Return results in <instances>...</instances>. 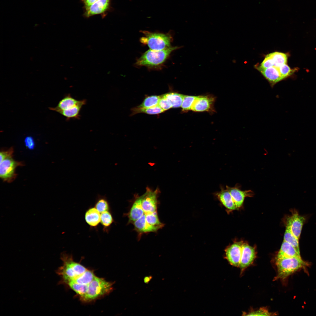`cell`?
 Returning a JSON list of instances; mask_svg holds the SVG:
<instances>
[{"label":"cell","mask_w":316,"mask_h":316,"mask_svg":"<svg viewBox=\"0 0 316 316\" xmlns=\"http://www.w3.org/2000/svg\"><path fill=\"white\" fill-rule=\"evenodd\" d=\"M61 258L63 264L56 271L61 277V284H64L76 279L88 269L80 263L74 261L72 255L63 253L61 254Z\"/></svg>","instance_id":"6da1fadb"},{"label":"cell","mask_w":316,"mask_h":316,"mask_svg":"<svg viewBox=\"0 0 316 316\" xmlns=\"http://www.w3.org/2000/svg\"><path fill=\"white\" fill-rule=\"evenodd\" d=\"M114 283L96 276L88 284L86 293L79 299L82 302L89 303L102 298L112 291Z\"/></svg>","instance_id":"7a4b0ae2"},{"label":"cell","mask_w":316,"mask_h":316,"mask_svg":"<svg viewBox=\"0 0 316 316\" xmlns=\"http://www.w3.org/2000/svg\"><path fill=\"white\" fill-rule=\"evenodd\" d=\"M178 47L171 46L160 50L150 49L145 52L137 60L135 64L150 68H157L165 62L172 51Z\"/></svg>","instance_id":"3957f363"},{"label":"cell","mask_w":316,"mask_h":316,"mask_svg":"<svg viewBox=\"0 0 316 316\" xmlns=\"http://www.w3.org/2000/svg\"><path fill=\"white\" fill-rule=\"evenodd\" d=\"M144 36L140 40L142 44L147 45L151 50H160L171 47L172 37L170 33H163L141 31Z\"/></svg>","instance_id":"277c9868"},{"label":"cell","mask_w":316,"mask_h":316,"mask_svg":"<svg viewBox=\"0 0 316 316\" xmlns=\"http://www.w3.org/2000/svg\"><path fill=\"white\" fill-rule=\"evenodd\" d=\"M277 274L275 278L284 279L297 271L305 268L308 264L301 257H293L276 259Z\"/></svg>","instance_id":"5b68a950"},{"label":"cell","mask_w":316,"mask_h":316,"mask_svg":"<svg viewBox=\"0 0 316 316\" xmlns=\"http://www.w3.org/2000/svg\"><path fill=\"white\" fill-rule=\"evenodd\" d=\"M20 164L15 161L12 157L7 158L0 162V176L4 181H12L16 176L15 169Z\"/></svg>","instance_id":"8992f818"},{"label":"cell","mask_w":316,"mask_h":316,"mask_svg":"<svg viewBox=\"0 0 316 316\" xmlns=\"http://www.w3.org/2000/svg\"><path fill=\"white\" fill-rule=\"evenodd\" d=\"M243 243L241 241L235 243L225 250V257L232 266L239 267Z\"/></svg>","instance_id":"52a82bcc"},{"label":"cell","mask_w":316,"mask_h":316,"mask_svg":"<svg viewBox=\"0 0 316 316\" xmlns=\"http://www.w3.org/2000/svg\"><path fill=\"white\" fill-rule=\"evenodd\" d=\"M215 101V97L211 95L198 96L191 110L195 112H213Z\"/></svg>","instance_id":"ba28073f"},{"label":"cell","mask_w":316,"mask_h":316,"mask_svg":"<svg viewBox=\"0 0 316 316\" xmlns=\"http://www.w3.org/2000/svg\"><path fill=\"white\" fill-rule=\"evenodd\" d=\"M305 220L304 217L299 215L297 212L293 213L287 220L286 225L289 227L293 234L298 240Z\"/></svg>","instance_id":"9c48e42d"},{"label":"cell","mask_w":316,"mask_h":316,"mask_svg":"<svg viewBox=\"0 0 316 316\" xmlns=\"http://www.w3.org/2000/svg\"><path fill=\"white\" fill-rule=\"evenodd\" d=\"M255 250L247 243H243L242 253L239 267L243 270L253 262L256 257Z\"/></svg>","instance_id":"30bf717a"},{"label":"cell","mask_w":316,"mask_h":316,"mask_svg":"<svg viewBox=\"0 0 316 316\" xmlns=\"http://www.w3.org/2000/svg\"><path fill=\"white\" fill-rule=\"evenodd\" d=\"M226 187L231 195L237 209L242 206L245 197H252L254 195L251 190L242 191L237 186L232 187L226 186Z\"/></svg>","instance_id":"8fae6325"},{"label":"cell","mask_w":316,"mask_h":316,"mask_svg":"<svg viewBox=\"0 0 316 316\" xmlns=\"http://www.w3.org/2000/svg\"><path fill=\"white\" fill-rule=\"evenodd\" d=\"M110 1L98 0L90 6L85 7V16L89 17L94 15L104 13L108 9Z\"/></svg>","instance_id":"7c38bea8"},{"label":"cell","mask_w":316,"mask_h":316,"mask_svg":"<svg viewBox=\"0 0 316 316\" xmlns=\"http://www.w3.org/2000/svg\"><path fill=\"white\" fill-rule=\"evenodd\" d=\"M257 68L272 85H273L284 79L280 74L278 68L275 66L266 68H262L259 67Z\"/></svg>","instance_id":"4fadbf2b"},{"label":"cell","mask_w":316,"mask_h":316,"mask_svg":"<svg viewBox=\"0 0 316 316\" xmlns=\"http://www.w3.org/2000/svg\"><path fill=\"white\" fill-rule=\"evenodd\" d=\"M85 219L90 227L96 228L100 223L101 214L94 206L90 207L85 212Z\"/></svg>","instance_id":"5bb4252c"},{"label":"cell","mask_w":316,"mask_h":316,"mask_svg":"<svg viewBox=\"0 0 316 316\" xmlns=\"http://www.w3.org/2000/svg\"><path fill=\"white\" fill-rule=\"evenodd\" d=\"M293 257H301L300 254L296 249L288 243L283 241L278 253L276 259Z\"/></svg>","instance_id":"9a60e30c"},{"label":"cell","mask_w":316,"mask_h":316,"mask_svg":"<svg viewBox=\"0 0 316 316\" xmlns=\"http://www.w3.org/2000/svg\"><path fill=\"white\" fill-rule=\"evenodd\" d=\"M81 100H78L72 97L70 94L65 96L59 102L57 106L54 108H49L50 109L57 112L60 110L68 109L79 104Z\"/></svg>","instance_id":"2e32d148"},{"label":"cell","mask_w":316,"mask_h":316,"mask_svg":"<svg viewBox=\"0 0 316 316\" xmlns=\"http://www.w3.org/2000/svg\"><path fill=\"white\" fill-rule=\"evenodd\" d=\"M86 103V100H82L76 106L68 109L59 111L57 112L65 117L68 120L72 118L79 119L81 109Z\"/></svg>","instance_id":"e0dca14e"},{"label":"cell","mask_w":316,"mask_h":316,"mask_svg":"<svg viewBox=\"0 0 316 316\" xmlns=\"http://www.w3.org/2000/svg\"><path fill=\"white\" fill-rule=\"evenodd\" d=\"M217 195L220 201L226 208L232 210L237 209L231 195L227 189H222Z\"/></svg>","instance_id":"ac0fdd59"},{"label":"cell","mask_w":316,"mask_h":316,"mask_svg":"<svg viewBox=\"0 0 316 316\" xmlns=\"http://www.w3.org/2000/svg\"><path fill=\"white\" fill-rule=\"evenodd\" d=\"M95 276L93 271L88 269L80 276L73 280L67 282L65 284L66 285L69 283H73L80 285H87Z\"/></svg>","instance_id":"d6986e66"},{"label":"cell","mask_w":316,"mask_h":316,"mask_svg":"<svg viewBox=\"0 0 316 316\" xmlns=\"http://www.w3.org/2000/svg\"><path fill=\"white\" fill-rule=\"evenodd\" d=\"M114 222L111 210L101 213L100 223L102 226L104 232L108 233L111 225Z\"/></svg>","instance_id":"ffe728a7"},{"label":"cell","mask_w":316,"mask_h":316,"mask_svg":"<svg viewBox=\"0 0 316 316\" xmlns=\"http://www.w3.org/2000/svg\"><path fill=\"white\" fill-rule=\"evenodd\" d=\"M94 207L100 213L111 210L109 203L105 195H98Z\"/></svg>","instance_id":"44dd1931"},{"label":"cell","mask_w":316,"mask_h":316,"mask_svg":"<svg viewBox=\"0 0 316 316\" xmlns=\"http://www.w3.org/2000/svg\"><path fill=\"white\" fill-rule=\"evenodd\" d=\"M162 96L169 99L171 102L172 108H178L181 106L184 95L175 92H170Z\"/></svg>","instance_id":"7402d4cb"},{"label":"cell","mask_w":316,"mask_h":316,"mask_svg":"<svg viewBox=\"0 0 316 316\" xmlns=\"http://www.w3.org/2000/svg\"><path fill=\"white\" fill-rule=\"evenodd\" d=\"M284 241L291 245L296 249L297 252L300 254L299 240L293 234L289 227L287 225L284 234Z\"/></svg>","instance_id":"603a6c76"},{"label":"cell","mask_w":316,"mask_h":316,"mask_svg":"<svg viewBox=\"0 0 316 316\" xmlns=\"http://www.w3.org/2000/svg\"><path fill=\"white\" fill-rule=\"evenodd\" d=\"M133 114L139 113H143L149 114H157L162 113L164 111L158 105L149 108H143L137 107L132 110Z\"/></svg>","instance_id":"cb8c5ba5"},{"label":"cell","mask_w":316,"mask_h":316,"mask_svg":"<svg viewBox=\"0 0 316 316\" xmlns=\"http://www.w3.org/2000/svg\"><path fill=\"white\" fill-rule=\"evenodd\" d=\"M274 63V66L278 68L281 65L287 63L288 57L283 53L275 52L270 54Z\"/></svg>","instance_id":"d4e9b609"},{"label":"cell","mask_w":316,"mask_h":316,"mask_svg":"<svg viewBox=\"0 0 316 316\" xmlns=\"http://www.w3.org/2000/svg\"><path fill=\"white\" fill-rule=\"evenodd\" d=\"M161 96L153 95L146 97L142 103L138 107L140 108H147L152 107L158 105Z\"/></svg>","instance_id":"484cf974"},{"label":"cell","mask_w":316,"mask_h":316,"mask_svg":"<svg viewBox=\"0 0 316 316\" xmlns=\"http://www.w3.org/2000/svg\"><path fill=\"white\" fill-rule=\"evenodd\" d=\"M197 97V96L184 95L181 105L182 111L186 112L191 110Z\"/></svg>","instance_id":"4316f807"},{"label":"cell","mask_w":316,"mask_h":316,"mask_svg":"<svg viewBox=\"0 0 316 316\" xmlns=\"http://www.w3.org/2000/svg\"><path fill=\"white\" fill-rule=\"evenodd\" d=\"M278 68L280 74L284 79L290 75L297 70V69L296 68L291 69L287 63L281 65Z\"/></svg>","instance_id":"83f0119b"},{"label":"cell","mask_w":316,"mask_h":316,"mask_svg":"<svg viewBox=\"0 0 316 316\" xmlns=\"http://www.w3.org/2000/svg\"><path fill=\"white\" fill-rule=\"evenodd\" d=\"M164 111L167 110L172 108V105L171 101L169 99L161 96L158 102V105Z\"/></svg>","instance_id":"f1b7e54d"},{"label":"cell","mask_w":316,"mask_h":316,"mask_svg":"<svg viewBox=\"0 0 316 316\" xmlns=\"http://www.w3.org/2000/svg\"><path fill=\"white\" fill-rule=\"evenodd\" d=\"M273 66V60L271 56L269 54L267 55L259 67L262 68H266Z\"/></svg>","instance_id":"f546056e"},{"label":"cell","mask_w":316,"mask_h":316,"mask_svg":"<svg viewBox=\"0 0 316 316\" xmlns=\"http://www.w3.org/2000/svg\"><path fill=\"white\" fill-rule=\"evenodd\" d=\"M272 314L265 308H262L255 311H253L247 314L246 315H271Z\"/></svg>","instance_id":"4dcf8cb0"},{"label":"cell","mask_w":316,"mask_h":316,"mask_svg":"<svg viewBox=\"0 0 316 316\" xmlns=\"http://www.w3.org/2000/svg\"><path fill=\"white\" fill-rule=\"evenodd\" d=\"M26 146L29 149L32 150L35 147V142L33 139L31 137H26L25 140Z\"/></svg>","instance_id":"1f68e13d"},{"label":"cell","mask_w":316,"mask_h":316,"mask_svg":"<svg viewBox=\"0 0 316 316\" xmlns=\"http://www.w3.org/2000/svg\"><path fill=\"white\" fill-rule=\"evenodd\" d=\"M13 152V150L12 148L6 151L1 152L0 154V162L5 159L11 157Z\"/></svg>","instance_id":"d6a6232c"},{"label":"cell","mask_w":316,"mask_h":316,"mask_svg":"<svg viewBox=\"0 0 316 316\" xmlns=\"http://www.w3.org/2000/svg\"><path fill=\"white\" fill-rule=\"evenodd\" d=\"M98 0H82L85 5V6H88Z\"/></svg>","instance_id":"836d02e7"},{"label":"cell","mask_w":316,"mask_h":316,"mask_svg":"<svg viewBox=\"0 0 316 316\" xmlns=\"http://www.w3.org/2000/svg\"><path fill=\"white\" fill-rule=\"evenodd\" d=\"M152 278L151 276H147L145 277L144 279V281L145 283L148 284Z\"/></svg>","instance_id":"e575fe53"}]
</instances>
